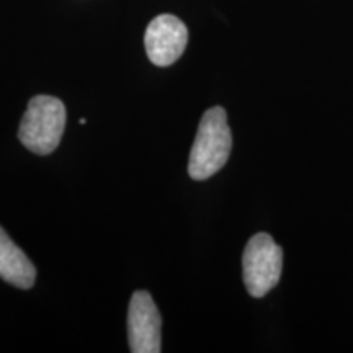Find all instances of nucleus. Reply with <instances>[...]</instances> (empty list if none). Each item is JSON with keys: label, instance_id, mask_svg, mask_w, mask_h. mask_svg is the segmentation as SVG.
I'll list each match as a JSON object with an SVG mask.
<instances>
[{"label": "nucleus", "instance_id": "nucleus-1", "mask_svg": "<svg viewBox=\"0 0 353 353\" xmlns=\"http://www.w3.org/2000/svg\"><path fill=\"white\" fill-rule=\"evenodd\" d=\"M232 149L231 128L226 110L213 107L203 114L195 143L188 159V174L193 180H206L226 165Z\"/></svg>", "mask_w": 353, "mask_h": 353}, {"label": "nucleus", "instance_id": "nucleus-2", "mask_svg": "<svg viewBox=\"0 0 353 353\" xmlns=\"http://www.w3.org/2000/svg\"><path fill=\"white\" fill-rule=\"evenodd\" d=\"M65 118V107L59 99L51 95L33 97L20 123V143L38 156H48L61 143Z\"/></svg>", "mask_w": 353, "mask_h": 353}, {"label": "nucleus", "instance_id": "nucleus-3", "mask_svg": "<svg viewBox=\"0 0 353 353\" xmlns=\"http://www.w3.org/2000/svg\"><path fill=\"white\" fill-rule=\"evenodd\" d=\"M283 270V250L267 232L247 242L242 255V276L250 296L263 298L275 288Z\"/></svg>", "mask_w": 353, "mask_h": 353}, {"label": "nucleus", "instance_id": "nucleus-4", "mask_svg": "<svg viewBox=\"0 0 353 353\" xmlns=\"http://www.w3.org/2000/svg\"><path fill=\"white\" fill-rule=\"evenodd\" d=\"M162 317L148 291H136L128 311V341L132 353L162 350Z\"/></svg>", "mask_w": 353, "mask_h": 353}, {"label": "nucleus", "instance_id": "nucleus-5", "mask_svg": "<svg viewBox=\"0 0 353 353\" xmlns=\"http://www.w3.org/2000/svg\"><path fill=\"white\" fill-rule=\"evenodd\" d=\"M187 43V26L182 20L169 13L156 17L144 34V46L149 61L159 68H167L180 59Z\"/></svg>", "mask_w": 353, "mask_h": 353}, {"label": "nucleus", "instance_id": "nucleus-6", "mask_svg": "<svg viewBox=\"0 0 353 353\" xmlns=\"http://www.w3.org/2000/svg\"><path fill=\"white\" fill-rule=\"evenodd\" d=\"M0 278L20 290H30L37 280V268L23 250L0 226Z\"/></svg>", "mask_w": 353, "mask_h": 353}]
</instances>
